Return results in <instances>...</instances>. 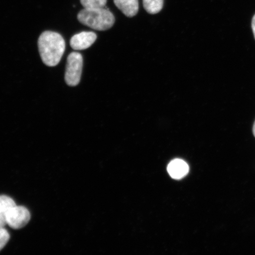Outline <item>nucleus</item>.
Masks as SVG:
<instances>
[{"instance_id": "obj_13", "label": "nucleus", "mask_w": 255, "mask_h": 255, "mask_svg": "<svg viewBox=\"0 0 255 255\" xmlns=\"http://www.w3.org/2000/svg\"><path fill=\"white\" fill-rule=\"evenodd\" d=\"M252 28H253V33L255 39V14L253 18V21H252Z\"/></svg>"}, {"instance_id": "obj_12", "label": "nucleus", "mask_w": 255, "mask_h": 255, "mask_svg": "<svg viewBox=\"0 0 255 255\" xmlns=\"http://www.w3.org/2000/svg\"><path fill=\"white\" fill-rule=\"evenodd\" d=\"M7 222H6L5 216L0 214V228H4Z\"/></svg>"}, {"instance_id": "obj_6", "label": "nucleus", "mask_w": 255, "mask_h": 255, "mask_svg": "<svg viewBox=\"0 0 255 255\" xmlns=\"http://www.w3.org/2000/svg\"><path fill=\"white\" fill-rule=\"evenodd\" d=\"M167 171L172 178L181 179L189 173V167L182 159H175L168 164Z\"/></svg>"}, {"instance_id": "obj_1", "label": "nucleus", "mask_w": 255, "mask_h": 255, "mask_svg": "<svg viewBox=\"0 0 255 255\" xmlns=\"http://www.w3.org/2000/svg\"><path fill=\"white\" fill-rule=\"evenodd\" d=\"M38 46L41 60L47 66L58 65L65 53L66 44L63 37L56 32L46 31L40 35Z\"/></svg>"}, {"instance_id": "obj_3", "label": "nucleus", "mask_w": 255, "mask_h": 255, "mask_svg": "<svg viewBox=\"0 0 255 255\" xmlns=\"http://www.w3.org/2000/svg\"><path fill=\"white\" fill-rule=\"evenodd\" d=\"M83 57L81 53L72 52L68 57L65 79L69 87H76L81 81Z\"/></svg>"}, {"instance_id": "obj_9", "label": "nucleus", "mask_w": 255, "mask_h": 255, "mask_svg": "<svg viewBox=\"0 0 255 255\" xmlns=\"http://www.w3.org/2000/svg\"><path fill=\"white\" fill-rule=\"evenodd\" d=\"M15 205L14 200L10 197L5 195L0 196V214L5 216L9 210Z\"/></svg>"}, {"instance_id": "obj_8", "label": "nucleus", "mask_w": 255, "mask_h": 255, "mask_svg": "<svg viewBox=\"0 0 255 255\" xmlns=\"http://www.w3.org/2000/svg\"><path fill=\"white\" fill-rule=\"evenodd\" d=\"M164 0H143V8L149 14H155L161 11Z\"/></svg>"}, {"instance_id": "obj_10", "label": "nucleus", "mask_w": 255, "mask_h": 255, "mask_svg": "<svg viewBox=\"0 0 255 255\" xmlns=\"http://www.w3.org/2000/svg\"><path fill=\"white\" fill-rule=\"evenodd\" d=\"M85 8H103L107 4V0H80Z\"/></svg>"}, {"instance_id": "obj_7", "label": "nucleus", "mask_w": 255, "mask_h": 255, "mask_svg": "<svg viewBox=\"0 0 255 255\" xmlns=\"http://www.w3.org/2000/svg\"><path fill=\"white\" fill-rule=\"evenodd\" d=\"M115 4L128 17H132L138 13V0H114Z\"/></svg>"}, {"instance_id": "obj_5", "label": "nucleus", "mask_w": 255, "mask_h": 255, "mask_svg": "<svg viewBox=\"0 0 255 255\" xmlns=\"http://www.w3.org/2000/svg\"><path fill=\"white\" fill-rule=\"evenodd\" d=\"M97 39V34L94 32L82 31L71 38L70 44L73 50H85L90 47Z\"/></svg>"}, {"instance_id": "obj_14", "label": "nucleus", "mask_w": 255, "mask_h": 255, "mask_svg": "<svg viewBox=\"0 0 255 255\" xmlns=\"http://www.w3.org/2000/svg\"><path fill=\"white\" fill-rule=\"evenodd\" d=\"M253 133H254V136L255 137V123L254 124V127H253Z\"/></svg>"}, {"instance_id": "obj_11", "label": "nucleus", "mask_w": 255, "mask_h": 255, "mask_svg": "<svg viewBox=\"0 0 255 255\" xmlns=\"http://www.w3.org/2000/svg\"><path fill=\"white\" fill-rule=\"evenodd\" d=\"M9 233L4 228H0V251L4 248L9 241Z\"/></svg>"}, {"instance_id": "obj_2", "label": "nucleus", "mask_w": 255, "mask_h": 255, "mask_svg": "<svg viewBox=\"0 0 255 255\" xmlns=\"http://www.w3.org/2000/svg\"><path fill=\"white\" fill-rule=\"evenodd\" d=\"M77 17L80 23L98 31L109 30L116 21L113 12L105 7L84 8L79 12Z\"/></svg>"}, {"instance_id": "obj_4", "label": "nucleus", "mask_w": 255, "mask_h": 255, "mask_svg": "<svg viewBox=\"0 0 255 255\" xmlns=\"http://www.w3.org/2000/svg\"><path fill=\"white\" fill-rule=\"evenodd\" d=\"M31 215L26 207L15 205L5 215L6 222L15 229L23 228L29 222Z\"/></svg>"}]
</instances>
